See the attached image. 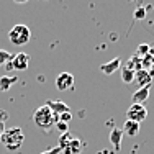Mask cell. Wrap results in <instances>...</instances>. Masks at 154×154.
<instances>
[{"label":"cell","mask_w":154,"mask_h":154,"mask_svg":"<svg viewBox=\"0 0 154 154\" xmlns=\"http://www.w3.org/2000/svg\"><path fill=\"white\" fill-rule=\"evenodd\" d=\"M30 38H31V31L26 25H15L8 33L10 43L15 46H23L26 43H30Z\"/></svg>","instance_id":"cell-3"},{"label":"cell","mask_w":154,"mask_h":154,"mask_svg":"<svg viewBox=\"0 0 154 154\" xmlns=\"http://www.w3.org/2000/svg\"><path fill=\"white\" fill-rule=\"evenodd\" d=\"M15 77H8V75H2L0 77V92H7L10 87L15 84Z\"/></svg>","instance_id":"cell-15"},{"label":"cell","mask_w":154,"mask_h":154,"mask_svg":"<svg viewBox=\"0 0 154 154\" xmlns=\"http://www.w3.org/2000/svg\"><path fill=\"white\" fill-rule=\"evenodd\" d=\"M151 85L152 84H149V85L146 87H139L136 92L133 94V97H131V100H133V103H138V105H143L146 100L149 98V92H151Z\"/></svg>","instance_id":"cell-7"},{"label":"cell","mask_w":154,"mask_h":154,"mask_svg":"<svg viewBox=\"0 0 154 154\" xmlns=\"http://www.w3.org/2000/svg\"><path fill=\"white\" fill-rule=\"evenodd\" d=\"M71 139H72L71 134H69V133H64V134L61 136V139H59V148H61V149H64L66 146H67L69 143H71Z\"/></svg>","instance_id":"cell-18"},{"label":"cell","mask_w":154,"mask_h":154,"mask_svg":"<svg viewBox=\"0 0 154 154\" xmlns=\"http://www.w3.org/2000/svg\"><path fill=\"white\" fill-rule=\"evenodd\" d=\"M133 15H134L136 20H144V18H146V8H144V7H139V8L134 10Z\"/></svg>","instance_id":"cell-19"},{"label":"cell","mask_w":154,"mask_h":154,"mask_svg":"<svg viewBox=\"0 0 154 154\" xmlns=\"http://www.w3.org/2000/svg\"><path fill=\"white\" fill-rule=\"evenodd\" d=\"M13 59V56L8 53V51H5V49H0V66H3V64H8L10 61Z\"/></svg>","instance_id":"cell-16"},{"label":"cell","mask_w":154,"mask_h":154,"mask_svg":"<svg viewBox=\"0 0 154 154\" xmlns=\"http://www.w3.org/2000/svg\"><path fill=\"white\" fill-rule=\"evenodd\" d=\"M71 118H72V113L71 112H66V113H62V115H59V122H64V123H67L71 122Z\"/></svg>","instance_id":"cell-21"},{"label":"cell","mask_w":154,"mask_h":154,"mask_svg":"<svg viewBox=\"0 0 154 154\" xmlns=\"http://www.w3.org/2000/svg\"><path fill=\"white\" fill-rule=\"evenodd\" d=\"M120 67H122V61H120L118 57H115V59H112L110 62H105V64H102V66H100V71L103 72V74L110 75V74H113L115 71H118Z\"/></svg>","instance_id":"cell-9"},{"label":"cell","mask_w":154,"mask_h":154,"mask_svg":"<svg viewBox=\"0 0 154 154\" xmlns=\"http://www.w3.org/2000/svg\"><path fill=\"white\" fill-rule=\"evenodd\" d=\"M148 72H149V75H151V77H154V64L148 69Z\"/></svg>","instance_id":"cell-24"},{"label":"cell","mask_w":154,"mask_h":154,"mask_svg":"<svg viewBox=\"0 0 154 154\" xmlns=\"http://www.w3.org/2000/svg\"><path fill=\"white\" fill-rule=\"evenodd\" d=\"M126 116L130 122H136V123H141L143 120H146L148 116V110H146L144 105H138V103H133L126 112Z\"/></svg>","instance_id":"cell-5"},{"label":"cell","mask_w":154,"mask_h":154,"mask_svg":"<svg viewBox=\"0 0 154 154\" xmlns=\"http://www.w3.org/2000/svg\"><path fill=\"white\" fill-rule=\"evenodd\" d=\"M46 107H49V110L54 113V115H62V113H66V112H71L69 110V107L64 103V102H59V100H49V102H46Z\"/></svg>","instance_id":"cell-8"},{"label":"cell","mask_w":154,"mask_h":154,"mask_svg":"<svg viewBox=\"0 0 154 154\" xmlns=\"http://www.w3.org/2000/svg\"><path fill=\"white\" fill-rule=\"evenodd\" d=\"M33 122H35V125L38 128H41V130H49V128H53L54 125L59 122V116L54 115V113L49 110V107L43 105V107H39L35 112V115H33Z\"/></svg>","instance_id":"cell-1"},{"label":"cell","mask_w":154,"mask_h":154,"mask_svg":"<svg viewBox=\"0 0 154 154\" xmlns=\"http://www.w3.org/2000/svg\"><path fill=\"white\" fill-rule=\"evenodd\" d=\"M61 152H62V149L59 148V146H56V148L49 149V151H45V152H41V154H61Z\"/></svg>","instance_id":"cell-22"},{"label":"cell","mask_w":154,"mask_h":154,"mask_svg":"<svg viewBox=\"0 0 154 154\" xmlns=\"http://www.w3.org/2000/svg\"><path fill=\"white\" fill-rule=\"evenodd\" d=\"M2 143L7 146V149L10 151H17L21 144H23L25 134L20 128H12V130H5V133L2 134Z\"/></svg>","instance_id":"cell-2"},{"label":"cell","mask_w":154,"mask_h":154,"mask_svg":"<svg viewBox=\"0 0 154 154\" xmlns=\"http://www.w3.org/2000/svg\"><path fill=\"white\" fill-rule=\"evenodd\" d=\"M80 151H82V141L77 139V138H72L71 143L62 149V152H64V154H79Z\"/></svg>","instance_id":"cell-10"},{"label":"cell","mask_w":154,"mask_h":154,"mask_svg":"<svg viewBox=\"0 0 154 154\" xmlns=\"http://www.w3.org/2000/svg\"><path fill=\"white\" fill-rule=\"evenodd\" d=\"M54 126L57 128V130H59V133H67V130H69V125L67 123H64V122H57L56 125H54Z\"/></svg>","instance_id":"cell-20"},{"label":"cell","mask_w":154,"mask_h":154,"mask_svg":"<svg viewBox=\"0 0 154 154\" xmlns=\"http://www.w3.org/2000/svg\"><path fill=\"white\" fill-rule=\"evenodd\" d=\"M125 133H126L128 136H136L139 133V123L126 120V122H125V126H123V134Z\"/></svg>","instance_id":"cell-12"},{"label":"cell","mask_w":154,"mask_h":154,"mask_svg":"<svg viewBox=\"0 0 154 154\" xmlns=\"http://www.w3.org/2000/svg\"><path fill=\"white\" fill-rule=\"evenodd\" d=\"M72 85H74V75L69 74V72H61L56 77V89L61 90V92L72 89Z\"/></svg>","instance_id":"cell-6"},{"label":"cell","mask_w":154,"mask_h":154,"mask_svg":"<svg viewBox=\"0 0 154 154\" xmlns=\"http://www.w3.org/2000/svg\"><path fill=\"white\" fill-rule=\"evenodd\" d=\"M120 71H122V80H123L125 84H131V82H134V74H136L134 71L128 69L126 66L120 67Z\"/></svg>","instance_id":"cell-14"},{"label":"cell","mask_w":154,"mask_h":154,"mask_svg":"<svg viewBox=\"0 0 154 154\" xmlns=\"http://www.w3.org/2000/svg\"><path fill=\"white\" fill-rule=\"evenodd\" d=\"M3 133H5V120L0 118V138H2Z\"/></svg>","instance_id":"cell-23"},{"label":"cell","mask_w":154,"mask_h":154,"mask_svg":"<svg viewBox=\"0 0 154 154\" xmlns=\"http://www.w3.org/2000/svg\"><path fill=\"white\" fill-rule=\"evenodd\" d=\"M30 64V54L26 53H17L13 59L7 64V69H15V71H26Z\"/></svg>","instance_id":"cell-4"},{"label":"cell","mask_w":154,"mask_h":154,"mask_svg":"<svg viewBox=\"0 0 154 154\" xmlns=\"http://www.w3.org/2000/svg\"><path fill=\"white\" fill-rule=\"evenodd\" d=\"M122 139H123V130H120V128H113L112 133H110V143H112L115 148H120Z\"/></svg>","instance_id":"cell-13"},{"label":"cell","mask_w":154,"mask_h":154,"mask_svg":"<svg viewBox=\"0 0 154 154\" xmlns=\"http://www.w3.org/2000/svg\"><path fill=\"white\" fill-rule=\"evenodd\" d=\"M13 2H15V3H26L28 0H13Z\"/></svg>","instance_id":"cell-25"},{"label":"cell","mask_w":154,"mask_h":154,"mask_svg":"<svg viewBox=\"0 0 154 154\" xmlns=\"http://www.w3.org/2000/svg\"><path fill=\"white\" fill-rule=\"evenodd\" d=\"M151 79H152V77L149 75V72L144 71V69H141V71H138L136 74H134V80H136L141 87L149 85V84H151Z\"/></svg>","instance_id":"cell-11"},{"label":"cell","mask_w":154,"mask_h":154,"mask_svg":"<svg viewBox=\"0 0 154 154\" xmlns=\"http://www.w3.org/2000/svg\"><path fill=\"white\" fill-rule=\"evenodd\" d=\"M149 51H151V48H149L148 45H139L138 46V51H136V54L134 56H138V57H146L149 54Z\"/></svg>","instance_id":"cell-17"}]
</instances>
